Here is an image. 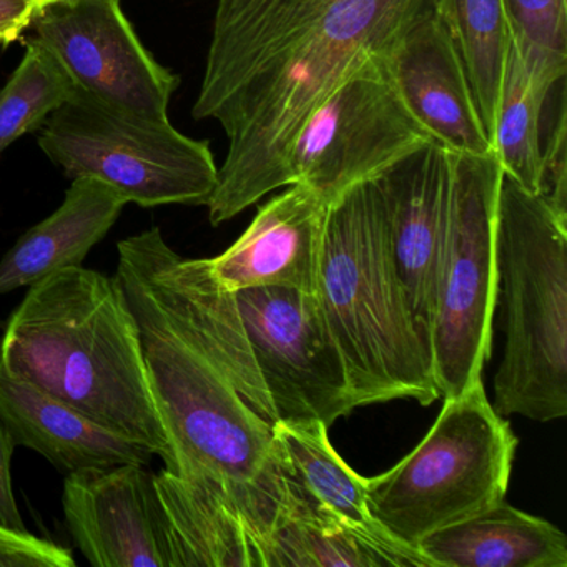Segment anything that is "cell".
Segmentation results:
<instances>
[{"label": "cell", "instance_id": "cell-1", "mask_svg": "<svg viewBox=\"0 0 567 567\" xmlns=\"http://www.w3.org/2000/svg\"><path fill=\"white\" fill-rule=\"evenodd\" d=\"M431 0H218L194 118H214L228 154L208 198L225 224L288 187L301 125L348 75L384 58Z\"/></svg>", "mask_w": 567, "mask_h": 567}, {"label": "cell", "instance_id": "cell-2", "mask_svg": "<svg viewBox=\"0 0 567 567\" xmlns=\"http://www.w3.org/2000/svg\"><path fill=\"white\" fill-rule=\"evenodd\" d=\"M0 360L11 373L172 466L141 330L117 278L81 265L29 287L0 340Z\"/></svg>", "mask_w": 567, "mask_h": 567}, {"label": "cell", "instance_id": "cell-3", "mask_svg": "<svg viewBox=\"0 0 567 567\" xmlns=\"http://www.w3.org/2000/svg\"><path fill=\"white\" fill-rule=\"evenodd\" d=\"M317 297L343 354L358 408L440 400L430 354L398 284L373 182L331 202L324 220Z\"/></svg>", "mask_w": 567, "mask_h": 567}, {"label": "cell", "instance_id": "cell-4", "mask_svg": "<svg viewBox=\"0 0 567 567\" xmlns=\"http://www.w3.org/2000/svg\"><path fill=\"white\" fill-rule=\"evenodd\" d=\"M497 301L506 347L494 377L501 416H567V220L503 174L496 205Z\"/></svg>", "mask_w": 567, "mask_h": 567}, {"label": "cell", "instance_id": "cell-5", "mask_svg": "<svg viewBox=\"0 0 567 567\" xmlns=\"http://www.w3.org/2000/svg\"><path fill=\"white\" fill-rule=\"evenodd\" d=\"M115 278L137 320L148 386L171 441L174 461L165 470L207 474L230 487L280 480L271 424L131 278L117 271Z\"/></svg>", "mask_w": 567, "mask_h": 567}, {"label": "cell", "instance_id": "cell-6", "mask_svg": "<svg viewBox=\"0 0 567 567\" xmlns=\"http://www.w3.org/2000/svg\"><path fill=\"white\" fill-rule=\"evenodd\" d=\"M516 434L487 400L483 380L454 398L426 436L391 470L367 477L368 509L390 536L416 549L427 534L506 497Z\"/></svg>", "mask_w": 567, "mask_h": 567}, {"label": "cell", "instance_id": "cell-7", "mask_svg": "<svg viewBox=\"0 0 567 567\" xmlns=\"http://www.w3.org/2000/svg\"><path fill=\"white\" fill-rule=\"evenodd\" d=\"M39 147L69 178H95L144 208L207 205L218 167L207 141L75 91L38 131Z\"/></svg>", "mask_w": 567, "mask_h": 567}, {"label": "cell", "instance_id": "cell-8", "mask_svg": "<svg viewBox=\"0 0 567 567\" xmlns=\"http://www.w3.org/2000/svg\"><path fill=\"white\" fill-rule=\"evenodd\" d=\"M501 177L496 155L451 152L450 212L431 330V364L443 398L481 381L491 358Z\"/></svg>", "mask_w": 567, "mask_h": 567}, {"label": "cell", "instance_id": "cell-9", "mask_svg": "<svg viewBox=\"0 0 567 567\" xmlns=\"http://www.w3.org/2000/svg\"><path fill=\"white\" fill-rule=\"evenodd\" d=\"M431 141L398 94L384 58H374L308 115L288 151V187L303 185L330 205Z\"/></svg>", "mask_w": 567, "mask_h": 567}, {"label": "cell", "instance_id": "cell-10", "mask_svg": "<svg viewBox=\"0 0 567 567\" xmlns=\"http://www.w3.org/2000/svg\"><path fill=\"white\" fill-rule=\"evenodd\" d=\"M234 295L275 423L321 421L330 427L357 410L347 363L317 293L257 287Z\"/></svg>", "mask_w": 567, "mask_h": 567}, {"label": "cell", "instance_id": "cell-11", "mask_svg": "<svg viewBox=\"0 0 567 567\" xmlns=\"http://www.w3.org/2000/svg\"><path fill=\"white\" fill-rule=\"evenodd\" d=\"M31 29L79 91L148 121H168L181 78L142 45L121 0H52Z\"/></svg>", "mask_w": 567, "mask_h": 567}, {"label": "cell", "instance_id": "cell-12", "mask_svg": "<svg viewBox=\"0 0 567 567\" xmlns=\"http://www.w3.org/2000/svg\"><path fill=\"white\" fill-rule=\"evenodd\" d=\"M172 567H268L288 511V467L275 483L230 487L200 473L155 474Z\"/></svg>", "mask_w": 567, "mask_h": 567}, {"label": "cell", "instance_id": "cell-13", "mask_svg": "<svg viewBox=\"0 0 567 567\" xmlns=\"http://www.w3.org/2000/svg\"><path fill=\"white\" fill-rule=\"evenodd\" d=\"M371 182L398 284L431 360L437 275L450 212L451 151L440 142H427Z\"/></svg>", "mask_w": 567, "mask_h": 567}, {"label": "cell", "instance_id": "cell-14", "mask_svg": "<svg viewBox=\"0 0 567 567\" xmlns=\"http://www.w3.org/2000/svg\"><path fill=\"white\" fill-rule=\"evenodd\" d=\"M65 523L94 567H172L164 513L147 464L65 474Z\"/></svg>", "mask_w": 567, "mask_h": 567}, {"label": "cell", "instance_id": "cell-15", "mask_svg": "<svg viewBox=\"0 0 567 567\" xmlns=\"http://www.w3.org/2000/svg\"><path fill=\"white\" fill-rule=\"evenodd\" d=\"M384 62L398 94L434 141L454 154H494L440 0L411 22Z\"/></svg>", "mask_w": 567, "mask_h": 567}, {"label": "cell", "instance_id": "cell-16", "mask_svg": "<svg viewBox=\"0 0 567 567\" xmlns=\"http://www.w3.org/2000/svg\"><path fill=\"white\" fill-rule=\"evenodd\" d=\"M327 202L303 185L258 208L240 238L217 258L212 275L224 290L284 287L317 293Z\"/></svg>", "mask_w": 567, "mask_h": 567}, {"label": "cell", "instance_id": "cell-17", "mask_svg": "<svg viewBox=\"0 0 567 567\" xmlns=\"http://www.w3.org/2000/svg\"><path fill=\"white\" fill-rule=\"evenodd\" d=\"M0 417L16 447L42 454L62 473L151 464L147 447L95 423L78 408L11 373L0 360Z\"/></svg>", "mask_w": 567, "mask_h": 567}, {"label": "cell", "instance_id": "cell-18", "mask_svg": "<svg viewBox=\"0 0 567 567\" xmlns=\"http://www.w3.org/2000/svg\"><path fill=\"white\" fill-rule=\"evenodd\" d=\"M268 567L431 566L420 550L386 530L368 529L338 516L288 467V511L271 540Z\"/></svg>", "mask_w": 567, "mask_h": 567}, {"label": "cell", "instance_id": "cell-19", "mask_svg": "<svg viewBox=\"0 0 567 567\" xmlns=\"http://www.w3.org/2000/svg\"><path fill=\"white\" fill-rule=\"evenodd\" d=\"M125 205V198L104 182L74 178L61 207L25 231L0 258V297L32 287L64 268L81 267Z\"/></svg>", "mask_w": 567, "mask_h": 567}, {"label": "cell", "instance_id": "cell-20", "mask_svg": "<svg viewBox=\"0 0 567 567\" xmlns=\"http://www.w3.org/2000/svg\"><path fill=\"white\" fill-rule=\"evenodd\" d=\"M416 549L431 567H567L566 534L504 499L427 534Z\"/></svg>", "mask_w": 567, "mask_h": 567}, {"label": "cell", "instance_id": "cell-21", "mask_svg": "<svg viewBox=\"0 0 567 567\" xmlns=\"http://www.w3.org/2000/svg\"><path fill=\"white\" fill-rule=\"evenodd\" d=\"M274 444L297 480L331 511L368 529H383L368 509L367 477L334 451L321 421L271 424Z\"/></svg>", "mask_w": 567, "mask_h": 567}, {"label": "cell", "instance_id": "cell-22", "mask_svg": "<svg viewBox=\"0 0 567 567\" xmlns=\"http://www.w3.org/2000/svg\"><path fill=\"white\" fill-rule=\"evenodd\" d=\"M440 8L460 52L477 114L493 144L501 85L513 39L504 2L440 0Z\"/></svg>", "mask_w": 567, "mask_h": 567}, {"label": "cell", "instance_id": "cell-23", "mask_svg": "<svg viewBox=\"0 0 567 567\" xmlns=\"http://www.w3.org/2000/svg\"><path fill=\"white\" fill-rule=\"evenodd\" d=\"M549 94L536 84L511 39L493 151L503 174L534 195H539L543 177V115Z\"/></svg>", "mask_w": 567, "mask_h": 567}, {"label": "cell", "instance_id": "cell-24", "mask_svg": "<svg viewBox=\"0 0 567 567\" xmlns=\"http://www.w3.org/2000/svg\"><path fill=\"white\" fill-rule=\"evenodd\" d=\"M75 91L61 62L41 42L29 39L21 64L0 91V152L38 132Z\"/></svg>", "mask_w": 567, "mask_h": 567}, {"label": "cell", "instance_id": "cell-25", "mask_svg": "<svg viewBox=\"0 0 567 567\" xmlns=\"http://www.w3.org/2000/svg\"><path fill=\"white\" fill-rule=\"evenodd\" d=\"M511 35L536 84L553 91L567 74V0H503Z\"/></svg>", "mask_w": 567, "mask_h": 567}, {"label": "cell", "instance_id": "cell-26", "mask_svg": "<svg viewBox=\"0 0 567 567\" xmlns=\"http://www.w3.org/2000/svg\"><path fill=\"white\" fill-rule=\"evenodd\" d=\"M543 141V177L539 195L560 218L567 220L566 95L560 97L557 112Z\"/></svg>", "mask_w": 567, "mask_h": 567}, {"label": "cell", "instance_id": "cell-27", "mask_svg": "<svg viewBox=\"0 0 567 567\" xmlns=\"http://www.w3.org/2000/svg\"><path fill=\"white\" fill-rule=\"evenodd\" d=\"M71 550L29 533L0 526V567H74Z\"/></svg>", "mask_w": 567, "mask_h": 567}, {"label": "cell", "instance_id": "cell-28", "mask_svg": "<svg viewBox=\"0 0 567 567\" xmlns=\"http://www.w3.org/2000/svg\"><path fill=\"white\" fill-rule=\"evenodd\" d=\"M16 444L12 441L8 426L0 417V526L8 529L25 533L24 519L19 511L18 501L14 496V486H12L11 463L14 454Z\"/></svg>", "mask_w": 567, "mask_h": 567}, {"label": "cell", "instance_id": "cell-29", "mask_svg": "<svg viewBox=\"0 0 567 567\" xmlns=\"http://www.w3.org/2000/svg\"><path fill=\"white\" fill-rule=\"evenodd\" d=\"M41 9L35 0H0V45L18 41Z\"/></svg>", "mask_w": 567, "mask_h": 567}, {"label": "cell", "instance_id": "cell-30", "mask_svg": "<svg viewBox=\"0 0 567 567\" xmlns=\"http://www.w3.org/2000/svg\"><path fill=\"white\" fill-rule=\"evenodd\" d=\"M38 4H41L42 8H44L45 4H49V2H52V0H35Z\"/></svg>", "mask_w": 567, "mask_h": 567}]
</instances>
